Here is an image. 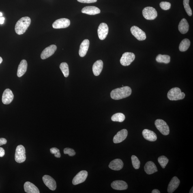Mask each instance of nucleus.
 <instances>
[{"label":"nucleus","mask_w":193,"mask_h":193,"mask_svg":"<svg viewBox=\"0 0 193 193\" xmlns=\"http://www.w3.org/2000/svg\"><path fill=\"white\" fill-rule=\"evenodd\" d=\"M108 33V27L105 23H101L99 26L98 29V34L99 38L101 40H104L106 38Z\"/></svg>","instance_id":"ddd939ff"},{"label":"nucleus","mask_w":193,"mask_h":193,"mask_svg":"<svg viewBox=\"0 0 193 193\" xmlns=\"http://www.w3.org/2000/svg\"><path fill=\"white\" fill-rule=\"evenodd\" d=\"M27 62L26 60H22L19 65L17 75L19 77H21L25 74L27 70Z\"/></svg>","instance_id":"b1692460"},{"label":"nucleus","mask_w":193,"mask_h":193,"mask_svg":"<svg viewBox=\"0 0 193 193\" xmlns=\"http://www.w3.org/2000/svg\"><path fill=\"white\" fill-rule=\"evenodd\" d=\"M189 26L187 20L183 18L180 22L178 26V29L180 33L185 34L188 32Z\"/></svg>","instance_id":"a878e982"},{"label":"nucleus","mask_w":193,"mask_h":193,"mask_svg":"<svg viewBox=\"0 0 193 193\" xmlns=\"http://www.w3.org/2000/svg\"><path fill=\"white\" fill-rule=\"evenodd\" d=\"M70 20L67 18H61L57 20L52 24V27L54 29H65L70 25Z\"/></svg>","instance_id":"1a4fd4ad"},{"label":"nucleus","mask_w":193,"mask_h":193,"mask_svg":"<svg viewBox=\"0 0 193 193\" xmlns=\"http://www.w3.org/2000/svg\"><path fill=\"white\" fill-rule=\"evenodd\" d=\"M14 98V95L11 89H7L4 92L2 97L3 104H8L12 102Z\"/></svg>","instance_id":"4468645a"},{"label":"nucleus","mask_w":193,"mask_h":193,"mask_svg":"<svg viewBox=\"0 0 193 193\" xmlns=\"http://www.w3.org/2000/svg\"><path fill=\"white\" fill-rule=\"evenodd\" d=\"M152 193H160V191L158 190H157V189H154V190H153L152 191Z\"/></svg>","instance_id":"a19ab883"},{"label":"nucleus","mask_w":193,"mask_h":193,"mask_svg":"<svg viewBox=\"0 0 193 193\" xmlns=\"http://www.w3.org/2000/svg\"><path fill=\"white\" fill-rule=\"evenodd\" d=\"M135 59L134 54L131 52H125L123 54L120 60L122 65L124 66H128Z\"/></svg>","instance_id":"0eeeda50"},{"label":"nucleus","mask_w":193,"mask_h":193,"mask_svg":"<svg viewBox=\"0 0 193 193\" xmlns=\"http://www.w3.org/2000/svg\"><path fill=\"white\" fill-rule=\"evenodd\" d=\"M190 41L188 39L185 38L181 41L179 44V48L180 51L185 52L188 49L190 45Z\"/></svg>","instance_id":"bb28decb"},{"label":"nucleus","mask_w":193,"mask_h":193,"mask_svg":"<svg viewBox=\"0 0 193 193\" xmlns=\"http://www.w3.org/2000/svg\"><path fill=\"white\" fill-rule=\"evenodd\" d=\"M142 14L146 20H154L157 16V12L155 9L152 7H145L142 11Z\"/></svg>","instance_id":"423d86ee"},{"label":"nucleus","mask_w":193,"mask_h":193,"mask_svg":"<svg viewBox=\"0 0 193 193\" xmlns=\"http://www.w3.org/2000/svg\"><path fill=\"white\" fill-rule=\"evenodd\" d=\"M142 134L143 137L149 141H155L157 139V135L153 131L145 129L142 131Z\"/></svg>","instance_id":"a211bd4d"},{"label":"nucleus","mask_w":193,"mask_h":193,"mask_svg":"<svg viewBox=\"0 0 193 193\" xmlns=\"http://www.w3.org/2000/svg\"><path fill=\"white\" fill-rule=\"evenodd\" d=\"M3 14H2V13L0 12V17H1V16H2Z\"/></svg>","instance_id":"c03bdc74"},{"label":"nucleus","mask_w":193,"mask_h":193,"mask_svg":"<svg viewBox=\"0 0 193 193\" xmlns=\"http://www.w3.org/2000/svg\"><path fill=\"white\" fill-rule=\"evenodd\" d=\"M131 31L132 35L138 40L144 41L146 38V36L145 32L140 29L137 26H132L131 28Z\"/></svg>","instance_id":"6e6552de"},{"label":"nucleus","mask_w":193,"mask_h":193,"mask_svg":"<svg viewBox=\"0 0 193 193\" xmlns=\"http://www.w3.org/2000/svg\"><path fill=\"white\" fill-rule=\"evenodd\" d=\"M101 11L97 7L95 6H87L84 7L82 10V12L90 15H95L100 14Z\"/></svg>","instance_id":"4be33fe9"},{"label":"nucleus","mask_w":193,"mask_h":193,"mask_svg":"<svg viewBox=\"0 0 193 193\" xmlns=\"http://www.w3.org/2000/svg\"><path fill=\"white\" fill-rule=\"evenodd\" d=\"M160 5L163 10H168L170 8L171 4L168 2H162L160 3Z\"/></svg>","instance_id":"72a5a7b5"},{"label":"nucleus","mask_w":193,"mask_h":193,"mask_svg":"<svg viewBox=\"0 0 193 193\" xmlns=\"http://www.w3.org/2000/svg\"><path fill=\"white\" fill-rule=\"evenodd\" d=\"M123 163L121 159H116L112 161L109 165V167L110 169L115 170H119L123 167Z\"/></svg>","instance_id":"aec40b11"},{"label":"nucleus","mask_w":193,"mask_h":193,"mask_svg":"<svg viewBox=\"0 0 193 193\" xmlns=\"http://www.w3.org/2000/svg\"><path fill=\"white\" fill-rule=\"evenodd\" d=\"M180 180L178 178L175 176L172 178L168 185L167 191L169 193H172L175 191L179 185Z\"/></svg>","instance_id":"f3484780"},{"label":"nucleus","mask_w":193,"mask_h":193,"mask_svg":"<svg viewBox=\"0 0 193 193\" xmlns=\"http://www.w3.org/2000/svg\"><path fill=\"white\" fill-rule=\"evenodd\" d=\"M88 172L86 170H82L78 173L73 179L72 183L77 185L85 182L88 176Z\"/></svg>","instance_id":"9d476101"},{"label":"nucleus","mask_w":193,"mask_h":193,"mask_svg":"<svg viewBox=\"0 0 193 193\" xmlns=\"http://www.w3.org/2000/svg\"><path fill=\"white\" fill-rule=\"evenodd\" d=\"M131 160L133 167L135 169H139L140 165V162L139 159L135 155H133Z\"/></svg>","instance_id":"473e14b6"},{"label":"nucleus","mask_w":193,"mask_h":193,"mask_svg":"<svg viewBox=\"0 0 193 193\" xmlns=\"http://www.w3.org/2000/svg\"><path fill=\"white\" fill-rule=\"evenodd\" d=\"M132 93V89L128 86L114 89L110 93V97L115 100H119L130 96Z\"/></svg>","instance_id":"f257e3e1"},{"label":"nucleus","mask_w":193,"mask_h":193,"mask_svg":"<svg viewBox=\"0 0 193 193\" xmlns=\"http://www.w3.org/2000/svg\"><path fill=\"white\" fill-rule=\"evenodd\" d=\"M89 41L87 39H85L82 42L79 52L80 57H83L86 55L89 50Z\"/></svg>","instance_id":"6ab92c4d"},{"label":"nucleus","mask_w":193,"mask_h":193,"mask_svg":"<svg viewBox=\"0 0 193 193\" xmlns=\"http://www.w3.org/2000/svg\"><path fill=\"white\" fill-rule=\"evenodd\" d=\"M112 188L117 190H124L128 188V185L125 181L122 180L114 181L111 184Z\"/></svg>","instance_id":"dca6fc26"},{"label":"nucleus","mask_w":193,"mask_h":193,"mask_svg":"<svg viewBox=\"0 0 193 193\" xmlns=\"http://www.w3.org/2000/svg\"><path fill=\"white\" fill-rule=\"evenodd\" d=\"M31 23V18L25 17L20 18L17 22L15 27V31L18 35L23 34L29 27Z\"/></svg>","instance_id":"f03ea898"},{"label":"nucleus","mask_w":193,"mask_h":193,"mask_svg":"<svg viewBox=\"0 0 193 193\" xmlns=\"http://www.w3.org/2000/svg\"><path fill=\"white\" fill-rule=\"evenodd\" d=\"M125 116L123 114L118 113L114 114L112 116L111 120L114 122H123L125 120Z\"/></svg>","instance_id":"c85d7f7f"},{"label":"nucleus","mask_w":193,"mask_h":193,"mask_svg":"<svg viewBox=\"0 0 193 193\" xmlns=\"http://www.w3.org/2000/svg\"><path fill=\"white\" fill-rule=\"evenodd\" d=\"M57 49V46L55 45H51L46 48L41 54V59H45L50 57L55 53Z\"/></svg>","instance_id":"9b49d317"},{"label":"nucleus","mask_w":193,"mask_h":193,"mask_svg":"<svg viewBox=\"0 0 193 193\" xmlns=\"http://www.w3.org/2000/svg\"><path fill=\"white\" fill-rule=\"evenodd\" d=\"M60 68L65 77H67L69 75V70L68 65L65 62H63L60 65Z\"/></svg>","instance_id":"c756f323"},{"label":"nucleus","mask_w":193,"mask_h":193,"mask_svg":"<svg viewBox=\"0 0 193 193\" xmlns=\"http://www.w3.org/2000/svg\"><path fill=\"white\" fill-rule=\"evenodd\" d=\"M144 170L146 173L148 175H151L158 171L156 165L154 163L151 161L146 163L144 166Z\"/></svg>","instance_id":"412c9836"},{"label":"nucleus","mask_w":193,"mask_h":193,"mask_svg":"<svg viewBox=\"0 0 193 193\" xmlns=\"http://www.w3.org/2000/svg\"><path fill=\"white\" fill-rule=\"evenodd\" d=\"M7 143V140L5 138H0V146L5 145Z\"/></svg>","instance_id":"4c0bfd02"},{"label":"nucleus","mask_w":193,"mask_h":193,"mask_svg":"<svg viewBox=\"0 0 193 193\" xmlns=\"http://www.w3.org/2000/svg\"><path fill=\"white\" fill-rule=\"evenodd\" d=\"M50 152L52 154H54V156L57 158H60L61 155L60 153L59 150L57 148L53 147L50 149Z\"/></svg>","instance_id":"f704fd0d"},{"label":"nucleus","mask_w":193,"mask_h":193,"mask_svg":"<svg viewBox=\"0 0 193 193\" xmlns=\"http://www.w3.org/2000/svg\"><path fill=\"white\" fill-rule=\"evenodd\" d=\"M170 57L169 56L160 54L157 56L155 59L158 63L168 64L170 62Z\"/></svg>","instance_id":"cd10ccee"},{"label":"nucleus","mask_w":193,"mask_h":193,"mask_svg":"<svg viewBox=\"0 0 193 193\" xmlns=\"http://www.w3.org/2000/svg\"><path fill=\"white\" fill-rule=\"evenodd\" d=\"M5 155V151L3 148L0 147V157H2Z\"/></svg>","instance_id":"58836bf2"},{"label":"nucleus","mask_w":193,"mask_h":193,"mask_svg":"<svg viewBox=\"0 0 193 193\" xmlns=\"http://www.w3.org/2000/svg\"><path fill=\"white\" fill-rule=\"evenodd\" d=\"M64 153L65 154H68L70 156H73L76 155L74 150L69 148H66L64 149Z\"/></svg>","instance_id":"c9c22d12"},{"label":"nucleus","mask_w":193,"mask_h":193,"mask_svg":"<svg viewBox=\"0 0 193 193\" xmlns=\"http://www.w3.org/2000/svg\"><path fill=\"white\" fill-rule=\"evenodd\" d=\"M5 20V18L3 17H0V24H3L4 23Z\"/></svg>","instance_id":"ea45409f"},{"label":"nucleus","mask_w":193,"mask_h":193,"mask_svg":"<svg viewBox=\"0 0 193 193\" xmlns=\"http://www.w3.org/2000/svg\"><path fill=\"white\" fill-rule=\"evenodd\" d=\"M155 125L159 131L164 135L166 136L170 134L169 126L165 121L162 119H157L155 121Z\"/></svg>","instance_id":"39448f33"},{"label":"nucleus","mask_w":193,"mask_h":193,"mask_svg":"<svg viewBox=\"0 0 193 193\" xmlns=\"http://www.w3.org/2000/svg\"><path fill=\"white\" fill-rule=\"evenodd\" d=\"M128 135V131L126 129L119 131L117 134L114 137L113 142L115 143H121L125 140Z\"/></svg>","instance_id":"2eb2a0df"},{"label":"nucleus","mask_w":193,"mask_h":193,"mask_svg":"<svg viewBox=\"0 0 193 193\" xmlns=\"http://www.w3.org/2000/svg\"><path fill=\"white\" fill-rule=\"evenodd\" d=\"M24 191L27 193H39V189L35 185L29 182H26L24 185Z\"/></svg>","instance_id":"5701e85b"},{"label":"nucleus","mask_w":193,"mask_h":193,"mask_svg":"<svg viewBox=\"0 0 193 193\" xmlns=\"http://www.w3.org/2000/svg\"><path fill=\"white\" fill-rule=\"evenodd\" d=\"M158 161L162 167L164 168L169 161V160L167 157L164 155H162L158 157Z\"/></svg>","instance_id":"7c9ffc66"},{"label":"nucleus","mask_w":193,"mask_h":193,"mask_svg":"<svg viewBox=\"0 0 193 193\" xmlns=\"http://www.w3.org/2000/svg\"><path fill=\"white\" fill-rule=\"evenodd\" d=\"M185 96L184 93L182 92L178 87H174L170 89L167 93V98L170 101L182 100Z\"/></svg>","instance_id":"7ed1b4c3"},{"label":"nucleus","mask_w":193,"mask_h":193,"mask_svg":"<svg viewBox=\"0 0 193 193\" xmlns=\"http://www.w3.org/2000/svg\"><path fill=\"white\" fill-rule=\"evenodd\" d=\"M80 2L86 3H91L96 2L97 0H77Z\"/></svg>","instance_id":"e433bc0d"},{"label":"nucleus","mask_w":193,"mask_h":193,"mask_svg":"<svg viewBox=\"0 0 193 193\" xmlns=\"http://www.w3.org/2000/svg\"><path fill=\"white\" fill-rule=\"evenodd\" d=\"M193 187H192V188H191V190H190V193H193Z\"/></svg>","instance_id":"37998d69"},{"label":"nucleus","mask_w":193,"mask_h":193,"mask_svg":"<svg viewBox=\"0 0 193 193\" xmlns=\"http://www.w3.org/2000/svg\"><path fill=\"white\" fill-rule=\"evenodd\" d=\"M43 181L50 190L54 191L57 187L56 182L53 178L48 175H44L42 178Z\"/></svg>","instance_id":"f8f14e48"},{"label":"nucleus","mask_w":193,"mask_h":193,"mask_svg":"<svg viewBox=\"0 0 193 193\" xmlns=\"http://www.w3.org/2000/svg\"><path fill=\"white\" fill-rule=\"evenodd\" d=\"M189 1L190 0H183V4L185 12L189 16H191L192 15V13L191 9L189 5Z\"/></svg>","instance_id":"2f4dec72"},{"label":"nucleus","mask_w":193,"mask_h":193,"mask_svg":"<svg viewBox=\"0 0 193 193\" xmlns=\"http://www.w3.org/2000/svg\"><path fill=\"white\" fill-rule=\"evenodd\" d=\"M26 150L23 145H20L17 147L15 160L18 163H22L26 160Z\"/></svg>","instance_id":"20e7f679"},{"label":"nucleus","mask_w":193,"mask_h":193,"mask_svg":"<svg viewBox=\"0 0 193 193\" xmlns=\"http://www.w3.org/2000/svg\"><path fill=\"white\" fill-rule=\"evenodd\" d=\"M103 62L101 60L95 62L93 66L92 70L95 76H98L102 72L103 68Z\"/></svg>","instance_id":"393cba45"},{"label":"nucleus","mask_w":193,"mask_h":193,"mask_svg":"<svg viewBox=\"0 0 193 193\" xmlns=\"http://www.w3.org/2000/svg\"><path fill=\"white\" fill-rule=\"evenodd\" d=\"M3 62V59H2V58L1 57H0V64L2 62Z\"/></svg>","instance_id":"79ce46f5"}]
</instances>
